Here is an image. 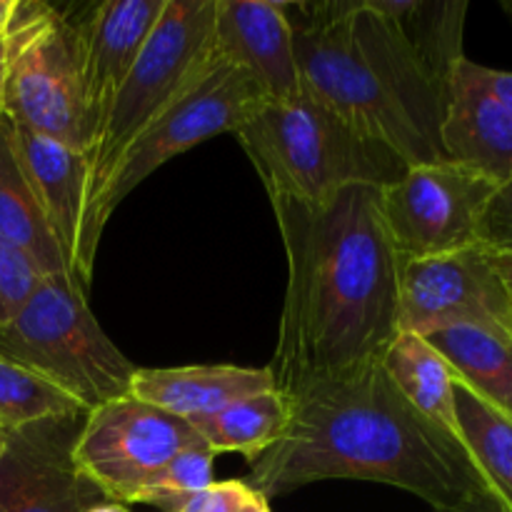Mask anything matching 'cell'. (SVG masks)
I'll return each instance as SVG.
<instances>
[{
  "mask_svg": "<svg viewBox=\"0 0 512 512\" xmlns=\"http://www.w3.org/2000/svg\"><path fill=\"white\" fill-rule=\"evenodd\" d=\"M388 15L405 35L415 53L443 80L453 78V70L463 53V30L468 3L465 0H370Z\"/></svg>",
  "mask_w": 512,
  "mask_h": 512,
  "instance_id": "cell-24",
  "label": "cell"
},
{
  "mask_svg": "<svg viewBox=\"0 0 512 512\" xmlns=\"http://www.w3.org/2000/svg\"><path fill=\"white\" fill-rule=\"evenodd\" d=\"M0 358L50 380L88 413L130 395L138 370L103 333L85 290L68 275H43L0 325Z\"/></svg>",
  "mask_w": 512,
  "mask_h": 512,
  "instance_id": "cell-5",
  "label": "cell"
},
{
  "mask_svg": "<svg viewBox=\"0 0 512 512\" xmlns=\"http://www.w3.org/2000/svg\"><path fill=\"white\" fill-rule=\"evenodd\" d=\"M210 43L220 58L248 70L270 100L300 95L293 25L285 3L220 0Z\"/></svg>",
  "mask_w": 512,
  "mask_h": 512,
  "instance_id": "cell-15",
  "label": "cell"
},
{
  "mask_svg": "<svg viewBox=\"0 0 512 512\" xmlns=\"http://www.w3.org/2000/svg\"><path fill=\"white\" fill-rule=\"evenodd\" d=\"M288 398V430L250 463L248 485L268 500L320 480L393 485L433 510L495 500L463 445L400 395L380 360Z\"/></svg>",
  "mask_w": 512,
  "mask_h": 512,
  "instance_id": "cell-2",
  "label": "cell"
},
{
  "mask_svg": "<svg viewBox=\"0 0 512 512\" xmlns=\"http://www.w3.org/2000/svg\"><path fill=\"white\" fill-rule=\"evenodd\" d=\"M0 245L23 255L43 275L73 280L20 163L15 125L8 115H0Z\"/></svg>",
  "mask_w": 512,
  "mask_h": 512,
  "instance_id": "cell-19",
  "label": "cell"
},
{
  "mask_svg": "<svg viewBox=\"0 0 512 512\" xmlns=\"http://www.w3.org/2000/svg\"><path fill=\"white\" fill-rule=\"evenodd\" d=\"M450 325H480L512 335V300L495 255L483 245L398 260V333L428 335Z\"/></svg>",
  "mask_w": 512,
  "mask_h": 512,
  "instance_id": "cell-11",
  "label": "cell"
},
{
  "mask_svg": "<svg viewBox=\"0 0 512 512\" xmlns=\"http://www.w3.org/2000/svg\"><path fill=\"white\" fill-rule=\"evenodd\" d=\"M478 70V78L485 88L490 90L495 100L508 110V115L512 118V73L510 70H495V68H485V65H475Z\"/></svg>",
  "mask_w": 512,
  "mask_h": 512,
  "instance_id": "cell-30",
  "label": "cell"
},
{
  "mask_svg": "<svg viewBox=\"0 0 512 512\" xmlns=\"http://www.w3.org/2000/svg\"><path fill=\"white\" fill-rule=\"evenodd\" d=\"M380 365L400 395L423 418L443 428L460 443L458 418H455V373L425 335L398 333L385 348Z\"/></svg>",
  "mask_w": 512,
  "mask_h": 512,
  "instance_id": "cell-20",
  "label": "cell"
},
{
  "mask_svg": "<svg viewBox=\"0 0 512 512\" xmlns=\"http://www.w3.org/2000/svg\"><path fill=\"white\" fill-rule=\"evenodd\" d=\"M40 278L43 273L30 260L0 245V325L18 313Z\"/></svg>",
  "mask_w": 512,
  "mask_h": 512,
  "instance_id": "cell-27",
  "label": "cell"
},
{
  "mask_svg": "<svg viewBox=\"0 0 512 512\" xmlns=\"http://www.w3.org/2000/svg\"><path fill=\"white\" fill-rule=\"evenodd\" d=\"M425 338L448 360L465 388L512 415V335L480 325H450Z\"/></svg>",
  "mask_w": 512,
  "mask_h": 512,
  "instance_id": "cell-21",
  "label": "cell"
},
{
  "mask_svg": "<svg viewBox=\"0 0 512 512\" xmlns=\"http://www.w3.org/2000/svg\"><path fill=\"white\" fill-rule=\"evenodd\" d=\"M88 512H130L128 508H125V505H120V503H100V505H95V508H90Z\"/></svg>",
  "mask_w": 512,
  "mask_h": 512,
  "instance_id": "cell-36",
  "label": "cell"
},
{
  "mask_svg": "<svg viewBox=\"0 0 512 512\" xmlns=\"http://www.w3.org/2000/svg\"><path fill=\"white\" fill-rule=\"evenodd\" d=\"M15 125V123H13ZM15 145L20 163L30 180L40 210H43L53 238L75 278V248H78L80 218H83L88 158L80 150L15 125ZM80 285V283H78ZM83 288V285H80Z\"/></svg>",
  "mask_w": 512,
  "mask_h": 512,
  "instance_id": "cell-17",
  "label": "cell"
},
{
  "mask_svg": "<svg viewBox=\"0 0 512 512\" xmlns=\"http://www.w3.org/2000/svg\"><path fill=\"white\" fill-rule=\"evenodd\" d=\"M478 243L490 253L512 258V178L500 185L485 208Z\"/></svg>",
  "mask_w": 512,
  "mask_h": 512,
  "instance_id": "cell-28",
  "label": "cell"
},
{
  "mask_svg": "<svg viewBox=\"0 0 512 512\" xmlns=\"http://www.w3.org/2000/svg\"><path fill=\"white\" fill-rule=\"evenodd\" d=\"M213 460L215 453L205 443L180 450L158 473L145 480L130 505H155L160 512H180L193 495L215 483Z\"/></svg>",
  "mask_w": 512,
  "mask_h": 512,
  "instance_id": "cell-26",
  "label": "cell"
},
{
  "mask_svg": "<svg viewBox=\"0 0 512 512\" xmlns=\"http://www.w3.org/2000/svg\"><path fill=\"white\" fill-rule=\"evenodd\" d=\"M270 198L323 203L350 185L385 188L408 165L315 100H268L235 130Z\"/></svg>",
  "mask_w": 512,
  "mask_h": 512,
  "instance_id": "cell-3",
  "label": "cell"
},
{
  "mask_svg": "<svg viewBox=\"0 0 512 512\" xmlns=\"http://www.w3.org/2000/svg\"><path fill=\"white\" fill-rule=\"evenodd\" d=\"M15 3H18V0H0V33H5V30H8L10 18H13Z\"/></svg>",
  "mask_w": 512,
  "mask_h": 512,
  "instance_id": "cell-35",
  "label": "cell"
},
{
  "mask_svg": "<svg viewBox=\"0 0 512 512\" xmlns=\"http://www.w3.org/2000/svg\"><path fill=\"white\" fill-rule=\"evenodd\" d=\"M500 185L473 168L440 160L413 165L383 188V220L398 260L435 258L478 243L480 220Z\"/></svg>",
  "mask_w": 512,
  "mask_h": 512,
  "instance_id": "cell-9",
  "label": "cell"
},
{
  "mask_svg": "<svg viewBox=\"0 0 512 512\" xmlns=\"http://www.w3.org/2000/svg\"><path fill=\"white\" fill-rule=\"evenodd\" d=\"M495 265H498L500 278H503L505 288H508L510 300H512V258H505V255H495Z\"/></svg>",
  "mask_w": 512,
  "mask_h": 512,
  "instance_id": "cell-34",
  "label": "cell"
},
{
  "mask_svg": "<svg viewBox=\"0 0 512 512\" xmlns=\"http://www.w3.org/2000/svg\"><path fill=\"white\" fill-rule=\"evenodd\" d=\"M5 115L85 155L90 145L75 20L40 0H18L8 23Z\"/></svg>",
  "mask_w": 512,
  "mask_h": 512,
  "instance_id": "cell-8",
  "label": "cell"
},
{
  "mask_svg": "<svg viewBox=\"0 0 512 512\" xmlns=\"http://www.w3.org/2000/svg\"><path fill=\"white\" fill-rule=\"evenodd\" d=\"M290 410L293 405L288 395L275 388L235 400L190 425L215 455L240 453L253 463L283 438L290 423Z\"/></svg>",
  "mask_w": 512,
  "mask_h": 512,
  "instance_id": "cell-22",
  "label": "cell"
},
{
  "mask_svg": "<svg viewBox=\"0 0 512 512\" xmlns=\"http://www.w3.org/2000/svg\"><path fill=\"white\" fill-rule=\"evenodd\" d=\"M350 28L360 53L388 90L390 98L403 108L413 128L430 148L445 158L440 143V125L448 108L450 83L440 78L405 40L398 25L380 13L370 0H353ZM448 160V158H445Z\"/></svg>",
  "mask_w": 512,
  "mask_h": 512,
  "instance_id": "cell-14",
  "label": "cell"
},
{
  "mask_svg": "<svg viewBox=\"0 0 512 512\" xmlns=\"http://www.w3.org/2000/svg\"><path fill=\"white\" fill-rule=\"evenodd\" d=\"M5 438H8V433H5V430L0 428V453H3V448H5Z\"/></svg>",
  "mask_w": 512,
  "mask_h": 512,
  "instance_id": "cell-37",
  "label": "cell"
},
{
  "mask_svg": "<svg viewBox=\"0 0 512 512\" xmlns=\"http://www.w3.org/2000/svg\"><path fill=\"white\" fill-rule=\"evenodd\" d=\"M85 415H60L10 430L0 453V512H88L108 503L75 463Z\"/></svg>",
  "mask_w": 512,
  "mask_h": 512,
  "instance_id": "cell-12",
  "label": "cell"
},
{
  "mask_svg": "<svg viewBox=\"0 0 512 512\" xmlns=\"http://www.w3.org/2000/svg\"><path fill=\"white\" fill-rule=\"evenodd\" d=\"M380 200L375 185H350L315 205L270 198L288 260L268 365L280 393L380 360L398 335V255Z\"/></svg>",
  "mask_w": 512,
  "mask_h": 512,
  "instance_id": "cell-1",
  "label": "cell"
},
{
  "mask_svg": "<svg viewBox=\"0 0 512 512\" xmlns=\"http://www.w3.org/2000/svg\"><path fill=\"white\" fill-rule=\"evenodd\" d=\"M455 418L475 470L495 500L512 512V415L485 403L455 378Z\"/></svg>",
  "mask_w": 512,
  "mask_h": 512,
  "instance_id": "cell-23",
  "label": "cell"
},
{
  "mask_svg": "<svg viewBox=\"0 0 512 512\" xmlns=\"http://www.w3.org/2000/svg\"><path fill=\"white\" fill-rule=\"evenodd\" d=\"M268 100L263 85L248 70L228 63L213 50L210 63L120 155L103 193L80 223L78 248H75L78 283L88 290L100 235H103L113 210L125 200V195L133 193L150 173H155L175 155L220 133H235Z\"/></svg>",
  "mask_w": 512,
  "mask_h": 512,
  "instance_id": "cell-4",
  "label": "cell"
},
{
  "mask_svg": "<svg viewBox=\"0 0 512 512\" xmlns=\"http://www.w3.org/2000/svg\"><path fill=\"white\" fill-rule=\"evenodd\" d=\"M88 413L68 393L33 370L0 358V428L5 433L45 418Z\"/></svg>",
  "mask_w": 512,
  "mask_h": 512,
  "instance_id": "cell-25",
  "label": "cell"
},
{
  "mask_svg": "<svg viewBox=\"0 0 512 512\" xmlns=\"http://www.w3.org/2000/svg\"><path fill=\"white\" fill-rule=\"evenodd\" d=\"M248 490L245 480H215L210 488L193 495L180 512H238Z\"/></svg>",
  "mask_w": 512,
  "mask_h": 512,
  "instance_id": "cell-29",
  "label": "cell"
},
{
  "mask_svg": "<svg viewBox=\"0 0 512 512\" xmlns=\"http://www.w3.org/2000/svg\"><path fill=\"white\" fill-rule=\"evenodd\" d=\"M475 65L468 58L455 65L440 143L445 158L503 185L512 178V118L480 83Z\"/></svg>",
  "mask_w": 512,
  "mask_h": 512,
  "instance_id": "cell-16",
  "label": "cell"
},
{
  "mask_svg": "<svg viewBox=\"0 0 512 512\" xmlns=\"http://www.w3.org/2000/svg\"><path fill=\"white\" fill-rule=\"evenodd\" d=\"M285 8L293 25L300 95L333 110L368 138L388 145L408 168L445 160L413 128L360 53L350 28L353 0L285 3Z\"/></svg>",
  "mask_w": 512,
  "mask_h": 512,
  "instance_id": "cell-6",
  "label": "cell"
},
{
  "mask_svg": "<svg viewBox=\"0 0 512 512\" xmlns=\"http://www.w3.org/2000/svg\"><path fill=\"white\" fill-rule=\"evenodd\" d=\"M165 0H103L75 20L90 143L153 33ZM90 148V145H88ZM88 153V150H85Z\"/></svg>",
  "mask_w": 512,
  "mask_h": 512,
  "instance_id": "cell-13",
  "label": "cell"
},
{
  "mask_svg": "<svg viewBox=\"0 0 512 512\" xmlns=\"http://www.w3.org/2000/svg\"><path fill=\"white\" fill-rule=\"evenodd\" d=\"M195 443L203 440L188 420L123 395L85 415L75 463L110 503L130 505L150 475Z\"/></svg>",
  "mask_w": 512,
  "mask_h": 512,
  "instance_id": "cell-10",
  "label": "cell"
},
{
  "mask_svg": "<svg viewBox=\"0 0 512 512\" xmlns=\"http://www.w3.org/2000/svg\"><path fill=\"white\" fill-rule=\"evenodd\" d=\"M5 83H8V30L0 33V115H5Z\"/></svg>",
  "mask_w": 512,
  "mask_h": 512,
  "instance_id": "cell-31",
  "label": "cell"
},
{
  "mask_svg": "<svg viewBox=\"0 0 512 512\" xmlns=\"http://www.w3.org/2000/svg\"><path fill=\"white\" fill-rule=\"evenodd\" d=\"M270 368L238 365H188V368H138L130 395L188 423L213 415L248 395L275 390Z\"/></svg>",
  "mask_w": 512,
  "mask_h": 512,
  "instance_id": "cell-18",
  "label": "cell"
},
{
  "mask_svg": "<svg viewBox=\"0 0 512 512\" xmlns=\"http://www.w3.org/2000/svg\"><path fill=\"white\" fill-rule=\"evenodd\" d=\"M433 512H508L500 503L490 500V503H470V505H460V508H450V510H433Z\"/></svg>",
  "mask_w": 512,
  "mask_h": 512,
  "instance_id": "cell-33",
  "label": "cell"
},
{
  "mask_svg": "<svg viewBox=\"0 0 512 512\" xmlns=\"http://www.w3.org/2000/svg\"><path fill=\"white\" fill-rule=\"evenodd\" d=\"M220 0H165L148 43L120 85L88 153L83 218L103 193L120 155L178 98L213 58L215 15ZM80 218V223H83Z\"/></svg>",
  "mask_w": 512,
  "mask_h": 512,
  "instance_id": "cell-7",
  "label": "cell"
},
{
  "mask_svg": "<svg viewBox=\"0 0 512 512\" xmlns=\"http://www.w3.org/2000/svg\"><path fill=\"white\" fill-rule=\"evenodd\" d=\"M238 512H273V510H270V500L265 498L263 493H258L255 488H250Z\"/></svg>",
  "mask_w": 512,
  "mask_h": 512,
  "instance_id": "cell-32",
  "label": "cell"
}]
</instances>
